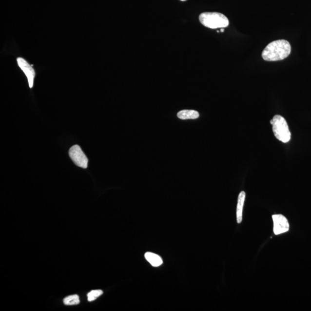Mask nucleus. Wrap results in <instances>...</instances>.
<instances>
[{
    "instance_id": "obj_1",
    "label": "nucleus",
    "mask_w": 311,
    "mask_h": 311,
    "mask_svg": "<svg viewBox=\"0 0 311 311\" xmlns=\"http://www.w3.org/2000/svg\"><path fill=\"white\" fill-rule=\"evenodd\" d=\"M291 46L288 41L280 39L269 43L263 50L262 57L267 61H281L290 56Z\"/></svg>"
},
{
    "instance_id": "obj_2",
    "label": "nucleus",
    "mask_w": 311,
    "mask_h": 311,
    "mask_svg": "<svg viewBox=\"0 0 311 311\" xmlns=\"http://www.w3.org/2000/svg\"><path fill=\"white\" fill-rule=\"evenodd\" d=\"M199 20L203 25L211 29L227 27L230 24L228 19L218 12L202 13L199 15Z\"/></svg>"
},
{
    "instance_id": "obj_3",
    "label": "nucleus",
    "mask_w": 311,
    "mask_h": 311,
    "mask_svg": "<svg viewBox=\"0 0 311 311\" xmlns=\"http://www.w3.org/2000/svg\"><path fill=\"white\" fill-rule=\"evenodd\" d=\"M275 137L279 141L287 143L291 140V133L289 129L287 120L283 117L279 115L275 116L271 120Z\"/></svg>"
},
{
    "instance_id": "obj_4",
    "label": "nucleus",
    "mask_w": 311,
    "mask_h": 311,
    "mask_svg": "<svg viewBox=\"0 0 311 311\" xmlns=\"http://www.w3.org/2000/svg\"><path fill=\"white\" fill-rule=\"evenodd\" d=\"M69 155L76 166L84 169L87 168L88 158L78 145L73 146L69 150Z\"/></svg>"
},
{
    "instance_id": "obj_5",
    "label": "nucleus",
    "mask_w": 311,
    "mask_h": 311,
    "mask_svg": "<svg viewBox=\"0 0 311 311\" xmlns=\"http://www.w3.org/2000/svg\"><path fill=\"white\" fill-rule=\"evenodd\" d=\"M18 64L27 78L28 84L30 88L33 87L34 78H36V72L33 66L30 64L26 60L19 57L17 59Z\"/></svg>"
},
{
    "instance_id": "obj_6",
    "label": "nucleus",
    "mask_w": 311,
    "mask_h": 311,
    "mask_svg": "<svg viewBox=\"0 0 311 311\" xmlns=\"http://www.w3.org/2000/svg\"><path fill=\"white\" fill-rule=\"evenodd\" d=\"M274 228L273 231L275 235L287 233L290 230V224L287 218L282 214L272 215Z\"/></svg>"
},
{
    "instance_id": "obj_7",
    "label": "nucleus",
    "mask_w": 311,
    "mask_h": 311,
    "mask_svg": "<svg viewBox=\"0 0 311 311\" xmlns=\"http://www.w3.org/2000/svg\"><path fill=\"white\" fill-rule=\"evenodd\" d=\"M246 198V193L244 192H241L239 194V196H238L237 205L236 209V218L237 223L240 224L242 223L243 218V209L244 204V201H245Z\"/></svg>"
},
{
    "instance_id": "obj_8",
    "label": "nucleus",
    "mask_w": 311,
    "mask_h": 311,
    "mask_svg": "<svg viewBox=\"0 0 311 311\" xmlns=\"http://www.w3.org/2000/svg\"><path fill=\"white\" fill-rule=\"evenodd\" d=\"M145 258L154 267H158L163 264V260L161 257L156 253L150 252L145 253Z\"/></svg>"
},
{
    "instance_id": "obj_9",
    "label": "nucleus",
    "mask_w": 311,
    "mask_h": 311,
    "mask_svg": "<svg viewBox=\"0 0 311 311\" xmlns=\"http://www.w3.org/2000/svg\"><path fill=\"white\" fill-rule=\"evenodd\" d=\"M177 116L180 119H195L198 118L199 114L195 110H185L180 111Z\"/></svg>"
},
{
    "instance_id": "obj_10",
    "label": "nucleus",
    "mask_w": 311,
    "mask_h": 311,
    "mask_svg": "<svg viewBox=\"0 0 311 311\" xmlns=\"http://www.w3.org/2000/svg\"><path fill=\"white\" fill-rule=\"evenodd\" d=\"M63 303L67 306L77 305L80 303V299L77 294L71 295L63 299Z\"/></svg>"
},
{
    "instance_id": "obj_11",
    "label": "nucleus",
    "mask_w": 311,
    "mask_h": 311,
    "mask_svg": "<svg viewBox=\"0 0 311 311\" xmlns=\"http://www.w3.org/2000/svg\"><path fill=\"white\" fill-rule=\"evenodd\" d=\"M103 293V291L101 290L92 291L87 294L88 300L91 302V301L96 300L97 298L100 297Z\"/></svg>"
},
{
    "instance_id": "obj_12",
    "label": "nucleus",
    "mask_w": 311,
    "mask_h": 311,
    "mask_svg": "<svg viewBox=\"0 0 311 311\" xmlns=\"http://www.w3.org/2000/svg\"><path fill=\"white\" fill-rule=\"evenodd\" d=\"M220 32H221V33H224V28H222L221 30L220 31Z\"/></svg>"
},
{
    "instance_id": "obj_13",
    "label": "nucleus",
    "mask_w": 311,
    "mask_h": 311,
    "mask_svg": "<svg viewBox=\"0 0 311 311\" xmlns=\"http://www.w3.org/2000/svg\"><path fill=\"white\" fill-rule=\"evenodd\" d=\"M180 1H186V0H180Z\"/></svg>"
}]
</instances>
